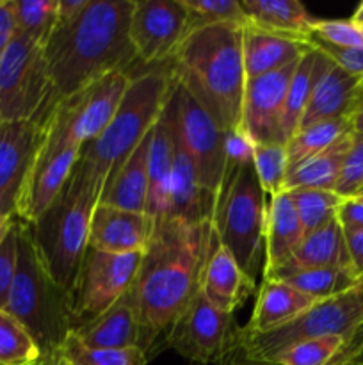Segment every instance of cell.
<instances>
[{
    "label": "cell",
    "mask_w": 363,
    "mask_h": 365,
    "mask_svg": "<svg viewBox=\"0 0 363 365\" xmlns=\"http://www.w3.org/2000/svg\"><path fill=\"white\" fill-rule=\"evenodd\" d=\"M212 234L210 220L187 223L162 217L155 221L132 285L149 359L166 349L171 324L201 291Z\"/></svg>",
    "instance_id": "1"
},
{
    "label": "cell",
    "mask_w": 363,
    "mask_h": 365,
    "mask_svg": "<svg viewBox=\"0 0 363 365\" xmlns=\"http://www.w3.org/2000/svg\"><path fill=\"white\" fill-rule=\"evenodd\" d=\"M132 11L134 0H85L70 18H57L43 45L52 109L91 82L112 71H130L137 63L130 41Z\"/></svg>",
    "instance_id": "2"
},
{
    "label": "cell",
    "mask_w": 363,
    "mask_h": 365,
    "mask_svg": "<svg viewBox=\"0 0 363 365\" xmlns=\"http://www.w3.org/2000/svg\"><path fill=\"white\" fill-rule=\"evenodd\" d=\"M244 27L233 24L189 29L171 57V73L224 132L238 130L246 77Z\"/></svg>",
    "instance_id": "3"
},
{
    "label": "cell",
    "mask_w": 363,
    "mask_h": 365,
    "mask_svg": "<svg viewBox=\"0 0 363 365\" xmlns=\"http://www.w3.org/2000/svg\"><path fill=\"white\" fill-rule=\"evenodd\" d=\"M105 130L80 148L70 178L102 196L116 171L159 120L173 86L171 63L141 66Z\"/></svg>",
    "instance_id": "4"
},
{
    "label": "cell",
    "mask_w": 363,
    "mask_h": 365,
    "mask_svg": "<svg viewBox=\"0 0 363 365\" xmlns=\"http://www.w3.org/2000/svg\"><path fill=\"white\" fill-rule=\"evenodd\" d=\"M4 310L28 331L43 359L53 355L71 331L70 292L46 273L32 241L31 225L20 220L16 274Z\"/></svg>",
    "instance_id": "5"
},
{
    "label": "cell",
    "mask_w": 363,
    "mask_h": 365,
    "mask_svg": "<svg viewBox=\"0 0 363 365\" xmlns=\"http://www.w3.org/2000/svg\"><path fill=\"white\" fill-rule=\"evenodd\" d=\"M100 196L68 178L56 202L31 225L36 252L59 287L71 292L88 250L89 223Z\"/></svg>",
    "instance_id": "6"
},
{
    "label": "cell",
    "mask_w": 363,
    "mask_h": 365,
    "mask_svg": "<svg viewBox=\"0 0 363 365\" xmlns=\"http://www.w3.org/2000/svg\"><path fill=\"white\" fill-rule=\"evenodd\" d=\"M267 196L253 163L244 164L216 196L212 225L221 245L255 280L260 271L265 234Z\"/></svg>",
    "instance_id": "7"
},
{
    "label": "cell",
    "mask_w": 363,
    "mask_h": 365,
    "mask_svg": "<svg viewBox=\"0 0 363 365\" xmlns=\"http://www.w3.org/2000/svg\"><path fill=\"white\" fill-rule=\"evenodd\" d=\"M130 82V71H112L57 102L43 123V148L80 150L95 141L114 118Z\"/></svg>",
    "instance_id": "8"
},
{
    "label": "cell",
    "mask_w": 363,
    "mask_h": 365,
    "mask_svg": "<svg viewBox=\"0 0 363 365\" xmlns=\"http://www.w3.org/2000/svg\"><path fill=\"white\" fill-rule=\"evenodd\" d=\"M363 323V278L349 291L322 299L290 323L267 334H238V351L251 362L269 365L288 346L310 339H347Z\"/></svg>",
    "instance_id": "9"
},
{
    "label": "cell",
    "mask_w": 363,
    "mask_h": 365,
    "mask_svg": "<svg viewBox=\"0 0 363 365\" xmlns=\"http://www.w3.org/2000/svg\"><path fill=\"white\" fill-rule=\"evenodd\" d=\"M52 113V88L43 46L16 34L0 56V123L36 121L43 127Z\"/></svg>",
    "instance_id": "10"
},
{
    "label": "cell",
    "mask_w": 363,
    "mask_h": 365,
    "mask_svg": "<svg viewBox=\"0 0 363 365\" xmlns=\"http://www.w3.org/2000/svg\"><path fill=\"white\" fill-rule=\"evenodd\" d=\"M166 110L178 143L191 159L198 184L216 198L226 157V132L174 78Z\"/></svg>",
    "instance_id": "11"
},
{
    "label": "cell",
    "mask_w": 363,
    "mask_h": 365,
    "mask_svg": "<svg viewBox=\"0 0 363 365\" xmlns=\"http://www.w3.org/2000/svg\"><path fill=\"white\" fill-rule=\"evenodd\" d=\"M241 328L233 314L210 305L199 291L171 324L164 346L191 364L221 365L238 349Z\"/></svg>",
    "instance_id": "12"
},
{
    "label": "cell",
    "mask_w": 363,
    "mask_h": 365,
    "mask_svg": "<svg viewBox=\"0 0 363 365\" xmlns=\"http://www.w3.org/2000/svg\"><path fill=\"white\" fill-rule=\"evenodd\" d=\"M142 253H105L85 250L71 289V330L89 323L114 305L134 285Z\"/></svg>",
    "instance_id": "13"
},
{
    "label": "cell",
    "mask_w": 363,
    "mask_h": 365,
    "mask_svg": "<svg viewBox=\"0 0 363 365\" xmlns=\"http://www.w3.org/2000/svg\"><path fill=\"white\" fill-rule=\"evenodd\" d=\"M189 31L182 0H134L130 41L141 66L169 63Z\"/></svg>",
    "instance_id": "14"
},
{
    "label": "cell",
    "mask_w": 363,
    "mask_h": 365,
    "mask_svg": "<svg viewBox=\"0 0 363 365\" xmlns=\"http://www.w3.org/2000/svg\"><path fill=\"white\" fill-rule=\"evenodd\" d=\"M298 63L246 82L241 130L253 145H287L283 134L285 98Z\"/></svg>",
    "instance_id": "15"
},
{
    "label": "cell",
    "mask_w": 363,
    "mask_h": 365,
    "mask_svg": "<svg viewBox=\"0 0 363 365\" xmlns=\"http://www.w3.org/2000/svg\"><path fill=\"white\" fill-rule=\"evenodd\" d=\"M43 139L36 121L0 123V214L16 217L18 200Z\"/></svg>",
    "instance_id": "16"
},
{
    "label": "cell",
    "mask_w": 363,
    "mask_h": 365,
    "mask_svg": "<svg viewBox=\"0 0 363 365\" xmlns=\"http://www.w3.org/2000/svg\"><path fill=\"white\" fill-rule=\"evenodd\" d=\"M78 153V148L46 150L39 145L18 200V220L32 225L56 202L77 164Z\"/></svg>",
    "instance_id": "17"
},
{
    "label": "cell",
    "mask_w": 363,
    "mask_h": 365,
    "mask_svg": "<svg viewBox=\"0 0 363 365\" xmlns=\"http://www.w3.org/2000/svg\"><path fill=\"white\" fill-rule=\"evenodd\" d=\"M155 220L146 212H130L98 203L89 223V248L105 253H142L149 245Z\"/></svg>",
    "instance_id": "18"
},
{
    "label": "cell",
    "mask_w": 363,
    "mask_h": 365,
    "mask_svg": "<svg viewBox=\"0 0 363 365\" xmlns=\"http://www.w3.org/2000/svg\"><path fill=\"white\" fill-rule=\"evenodd\" d=\"M214 227V225H212ZM255 291V280L242 269L230 252L212 234L209 257L201 277V294L206 302L226 314H233Z\"/></svg>",
    "instance_id": "19"
},
{
    "label": "cell",
    "mask_w": 363,
    "mask_h": 365,
    "mask_svg": "<svg viewBox=\"0 0 363 365\" xmlns=\"http://www.w3.org/2000/svg\"><path fill=\"white\" fill-rule=\"evenodd\" d=\"M89 348L105 349H144V335L139 323L134 292H125L110 309L96 316L89 323L71 330ZM149 359V356H148Z\"/></svg>",
    "instance_id": "20"
},
{
    "label": "cell",
    "mask_w": 363,
    "mask_h": 365,
    "mask_svg": "<svg viewBox=\"0 0 363 365\" xmlns=\"http://www.w3.org/2000/svg\"><path fill=\"white\" fill-rule=\"evenodd\" d=\"M363 91V78L354 77L326 57L313 84L299 128L338 118H349Z\"/></svg>",
    "instance_id": "21"
},
{
    "label": "cell",
    "mask_w": 363,
    "mask_h": 365,
    "mask_svg": "<svg viewBox=\"0 0 363 365\" xmlns=\"http://www.w3.org/2000/svg\"><path fill=\"white\" fill-rule=\"evenodd\" d=\"M310 48L312 45L308 39L278 36L248 25L242 34L246 77H262V75L295 64Z\"/></svg>",
    "instance_id": "22"
},
{
    "label": "cell",
    "mask_w": 363,
    "mask_h": 365,
    "mask_svg": "<svg viewBox=\"0 0 363 365\" xmlns=\"http://www.w3.org/2000/svg\"><path fill=\"white\" fill-rule=\"evenodd\" d=\"M173 145V173H171L169 196H167V209L164 217H173V220L187 221V223H199V221L206 220L212 221L216 198L198 184L191 159L178 143L174 132Z\"/></svg>",
    "instance_id": "23"
},
{
    "label": "cell",
    "mask_w": 363,
    "mask_h": 365,
    "mask_svg": "<svg viewBox=\"0 0 363 365\" xmlns=\"http://www.w3.org/2000/svg\"><path fill=\"white\" fill-rule=\"evenodd\" d=\"M305 237L298 212L287 191L273 196L267 203L265 234H263V277L292 259Z\"/></svg>",
    "instance_id": "24"
},
{
    "label": "cell",
    "mask_w": 363,
    "mask_h": 365,
    "mask_svg": "<svg viewBox=\"0 0 363 365\" xmlns=\"http://www.w3.org/2000/svg\"><path fill=\"white\" fill-rule=\"evenodd\" d=\"M315 303L319 302L285 282L263 278L255 309L249 317V323L242 327V331L255 335L273 331L294 321L302 312L312 309Z\"/></svg>",
    "instance_id": "25"
},
{
    "label": "cell",
    "mask_w": 363,
    "mask_h": 365,
    "mask_svg": "<svg viewBox=\"0 0 363 365\" xmlns=\"http://www.w3.org/2000/svg\"><path fill=\"white\" fill-rule=\"evenodd\" d=\"M174 145L173 128L166 106L160 113L159 120L153 125L152 139L148 148V200H146V214L159 221L166 216L167 196H169L171 173H173Z\"/></svg>",
    "instance_id": "26"
},
{
    "label": "cell",
    "mask_w": 363,
    "mask_h": 365,
    "mask_svg": "<svg viewBox=\"0 0 363 365\" xmlns=\"http://www.w3.org/2000/svg\"><path fill=\"white\" fill-rule=\"evenodd\" d=\"M152 130L139 143L137 148L128 155L123 166L116 171L109 184L103 189L100 202L102 205L130 210V212H146L148 200V148Z\"/></svg>",
    "instance_id": "27"
},
{
    "label": "cell",
    "mask_w": 363,
    "mask_h": 365,
    "mask_svg": "<svg viewBox=\"0 0 363 365\" xmlns=\"http://www.w3.org/2000/svg\"><path fill=\"white\" fill-rule=\"evenodd\" d=\"M251 27L295 39H310L317 18L298 0H241Z\"/></svg>",
    "instance_id": "28"
},
{
    "label": "cell",
    "mask_w": 363,
    "mask_h": 365,
    "mask_svg": "<svg viewBox=\"0 0 363 365\" xmlns=\"http://www.w3.org/2000/svg\"><path fill=\"white\" fill-rule=\"evenodd\" d=\"M310 267H351L352 269L347 245H345V234L337 217L319 230L306 234L292 259L276 271L310 269Z\"/></svg>",
    "instance_id": "29"
},
{
    "label": "cell",
    "mask_w": 363,
    "mask_h": 365,
    "mask_svg": "<svg viewBox=\"0 0 363 365\" xmlns=\"http://www.w3.org/2000/svg\"><path fill=\"white\" fill-rule=\"evenodd\" d=\"M352 130L342 135L335 141L330 148L317 155L310 157L305 163L298 164L288 170L287 180H285V191L292 189H326L335 191L338 178H340L342 168H344L345 157L351 148Z\"/></svg>",
    "instance_id": "30"
},
{
    "label": "cell",
    "mask_w": 363,
    "mask_h": 365,
    "mask_svg": "<svg viewBox=\"0 0 363 365\" xmlns=\"http://www.w3.org/2000/svg\"><path fill=\"white\" fill-rule=\"evenodd\" d=\"M270 280H281L298 291L312 296L317 302L335 298L354 287L362 278L351 267H310V269H283L270 274Z\"/></svg>",
    "instance_id": "31"
},
{
    "label": "cell",
    "mask_w": 363,
    "mask_h": 365,
    "mask_svg": "<svg viewBox=\"0 0 363 365\" xmlns=\"http://www.w3.org/2000/svg\"><path fill=\"white\" fill-rule=\"evenodd\" d=\"M326 56L312 46L305 56L299 59L294 73H292L290 84H288L287 98H285V113H283V134L285 139H290L299 130L302 114L308 106L310 95H312L313 84L320 73Z\"/></svg>",
    "instance_id": "32"
},
{
    "label": "cell",
    "mask_w": 363,
    "mask_h": 365,
    "mask_svg": "<svg viewBox=\"0 0 363 365\" xmlns=\"http://www.w3.org/2000/svg\"><path fill=\"white\" fill-rule=\"evenodd\" d=\"M351 121L349 118H338V120L320 121V123L302 127L287 141V159L288 170L298 164L305 163L310 157L324 152L330 148L335 141L344 134L351 132Z\"/></svg>",
    "instance_id": "33"
},
{
    "label": "cell",
    "mask_w": 363,
    "mask_h": 365,
    "mask_svg": "<svg viewBox=\"0 0 363 365\" xmlns=\"http://www.w3.org/2000/svg\"><path fill=\"white\" fill-rule=\"evenodd\" d=\"M287 192L298 212L305 235L333 221L344 200L335 191H326V189H292Z\"/></svg>",
    "instance_id": "34"
},
{
    "label": "cell",
    "mask_w": 363,
    "mask_h": 365,
    "mask_svg": "<svg viewBox=\"0 0 363 365\" xmlns=\"http://www.w3.org/2000/svg\"><path fill=\"white\" fill-rule=\"evenodd\" d=\"M56 353L75 365H146L149 362L148 355L142 349L89 348L71 331Z\"/></svg>",
    "instance_id": "35"
},
{
    "label": "cell",
    "mask_w": 363,
    "mask_h": 365,
    "mask_svg": "<svg viewBox=\"0 0 363 365\" xmlns=\"http://www.w3.org/2000/svg\"><path fill=\"white\" fill-rule=\"evenodd\" d=\"M16 34L45 45L57 24L59 0H13Z\"/></svg>",
    "instance_id": "36"
},
{
    "label": "cell",
    "mask_w": 363,
    "mask_h": 365,
    "mask_svg": "<svg viewBox=\"0 0 363 365\" xmlns=\"http://www.w3.org/2000/svg\"><path fill=\"white\" fill-rule=\"evenodd\" d=\"M41 351L28 331L6 310H0V365H38Z\"/></svg>",
    "instance_id": "37"
},
{
    "label": "cell",
    "mask_w": 363,
    "mask_h": 365,
    "mask_svg": "<svg viewBox=\"0 0 363 365\" xmlns=\"http://www.w3.org/2000/svg\"><path fill=\"white\" fill-rule=\"evenodd\" d=\"M253 168L265 196L280 195L288 173L287 145H253Z\"/></svg>",
    "instance_id": "38"
},
{
    "label": "cell",
    "mask_w": 363,
    "mask_h": 365,
    "mask_svg": "<svg viewBox=\"0 0 363 365\" xmlns=\"http://www.w3.org/2000/svg\"><path fill=\"white\" fill-rule=\"evenodd\" d=\"M344 342L345 339L338 335L295 342L278 353L269 365H331Z\"/></svg>",
    "instance_id": "39"
},
{
    "label": "cell",
    "mask_w": 363,
    "mask_h": 365,
    "mask_svg": "<svg viewBox=\"0 0 363 365\" xmlns=\"http://www.w3.org/2000/svg\"><path fill=\"white\" fill-rule=\"evenodd\" d=\"M189 13V29L199 25L233 24L248 27L249 20L237 0H182Z\"/></svg>",
    "instance_id": "40"
},
{
    "label": "cell",
    "mask_w": 363,
    "mask_h": 365,
    "mask_svg": "<svg viewBox=\"0 0 363 365\" xmlns=\"http://www.w3.org/2000/svg\"><path fill=\"white\" fill-rule=\"evenodd\" d=\"M363 187V134L352 132L351 148L345 157L340 178L335 185V192L342 198H352Z\"/></svg>",
    "instance_id": "41"
},
{
    "label": "cell",
    "mask_w": 363,
    "mask_h": 365,
    "mask_svg": "<svg viewBox=\"0 0 363 365\" xmlns=\"http://www.w3.org/2000/svg\"><path fill=\"white\" fill-rule=\"evenodd\" d=\"M310 38L337 46L363 48V25L349 20H317Z\"/></svg>",
    "instance_id": "42"
},
{
    "label": "cell",
    "mask_w": 363,
    "mask_h": 365,
    "mask_svg": "<svg viewBox=\"0 0 363 365\" xmlns=\"http://www.w3.org/2000/svg\"><path fill=\"white\" fill-rule=\"evenodd\" d=\"M18 259V220H14L13 227L0 242V310L6 309L9 299L11 287H13L14 274H16Z\"/></svg>",
    "instance_id": "43"
},
{
    "label": "cell",
    "mask_w": 363,
    "mask_h": 365,
    "mask_svg": "<svg viewBox=\"0 0 363 365\" xmlns=\"http://www.w3.org/2000/svg\"><path fill=\"white\" fill-rule=\"evenodd\" d=\"M308 41L310 45L315 46L319 52H322L327 59L333 61V63L337 64V66H340L342 70L354 75V77L363 78V48L330 45V43L319 41V39L313 38H310Z\"/></svg>",
    "instance_id": "44"
},
{
    "label": "cell",
    "mask_w": 363,
    "mask_h": 365,
    "mask_svg": "<svg viewBox=\"0 0 363 365\" xmlns=\"http://www.w3.org/2000/svg\"><path fill=\"white\" fill-rule=\"evenodd\" d=\"M337 220L344 234L363 230V202L359 198H344L338 207Z\"/></svg>",
    "instance_id": "45"
},
{
    "label": "cell",
    "mask_w": 363,
    "mask_h": 365,
    "mask_svg": "<svg viewBox=\"0 0 363 365\" xmlns=\"http://www.w3.org/2000/svg\"><path fill=\"white\" fill-rule=\"evenodd\" d=\"M363 365V323L345 339L344 348L331 365Z\"/></svg>",
    "instance_id": "46"
},
{
    "label": "cell",
    "mask_w": 363,
    "mask_h": 365,
    "mask_svg": "<svg viewBox=\"0 0 363 365\" xmlns=\"http://www.w3.org/2000/svg\"><path fill=\"white\" fill-rule=\"evenodd\" d=\"M16 36V18H14L13 0H0V56L11 45Z\"/></svg>",
    "instance_id": "47"
},
{
    "label": "cell",
    "mask_w": 363,
    "mask_h": 365,
    "mask_svg": "<svg viewBox=\"0 0 363 365\" xmlns=\"http://www.w3.org/2000/svg\"><path fill=\"white\" fill-rule=\"evenodd\" d=\"M345 245H347L352 271L359 278H363V230L345 234Z\"/></svg>",
    "instance_id": "48"
},
{
    "label": "cell",
    "mask_w": 363,
    "mask_h": 365,
    "mask_svg": "<svg viewBox=\"0 0 363 365\" xmlns=\"http://www.w3.org/2000/svg\"><path fill=\"white\" fill-rule=\"evenodd\" d=\"M349 121H351L352 132H359V134H363V91L362 95H359V98L356 100L351 114H349Z\"/></svg>",
    "instance_id": "49"
},
{
    "label": "cell",
    "mask_w": 363,
    "mask_h": 365,
    "mask_svg": "<svg viewBox=\"0 0 363 365\" xmlns=\"http://www.w3.org/2000/svg\"><path fill=\"white\" fill-rule=\"evenodd\" d=\"M221 365H265V364L251 362V360H248V359H246V356L242 355V353L238 351V349H237V351H235L233 355H230V356H228V359L224 360V362L221 364Z\"/></svg>",
    "instance_id": "50"
},
{
    "label": "cell",
    "mask_w": 363,
    "mask_h": 365,
    "mask_svg": "<svg viewBox=\"0 0 363 365\" xmlns=\"http://www.w3.org/2000/svg\"><path fill=\"white\" fill-rule=\"evenodd\" d=\"M14 220H16V217L4 216V214H0V242L4 241V237H6V234L9 232V228L13 227Z\"/></svg>",
    "instance_id": "51"
},
{
    "label": "cell",
    "mask_w": 363,
    "mask_h": 365,
    "mask_svg": "<svg viewBox=\"0 0 363 365\" xmlns=\"http://www.w3.org/2000/svg\"><path fill=\"white\" fill-rule=\"evenodd\" d=\"M39 365H75V364L70 362V360L63 359V356L57 355L56 353V355H50V356H46V359H43Z\"/></svg>",
    "instance_id": "52"
},
{
    "label": "cell",
    "mask_w": 363,
    "mask_h": 365,
    "mask_svg": "<svg viewBox=\"0 0 363 365\" xmlns=\"http://www.w3.org/2000/svg\"><path fill=\"white\" fill-rule=\"evenodd\" d=\"M351 20L354 21V24L363 25V4H359L358 9H356L354 14H352V16H351Z\"/></svg>",
    "instance_id": "53"
},
{
    "label": "cell",
    "mask_w": 363,
    "mask_h": 365,
    "mask_svg": "<svg viewBox=\"0 0 363 365\" xmlns=\"http://www.w3.org/2000/svg\"><path fill=\"white\" fill-rule=\"evenodd\" d=\"M356 196H363V187L359 189V191H358V195H356ZM356 196H352V198H356Z\"/></svg>",
    "instance_id": "54"
},
{
    "label": "cell",
    "mask_w": 363,
    "mask_h": 365,
    "mask_svg": "<svg viewBox=\"0 0 363 365\" xmlns=\"http://www.w3.org/2000/svg\"><path fill=\"white\" fill-rule=\"evenodd\" d=\"M356 198H359V200H362V202H363V196H356Z\"/></svg>",
    "instance_id": "55"
},
{
    "label": "cell",
    "mask_w": 363,
    "mask_h": 365,
    "mask_svg": "<svg viewBox=\"0 0 363 365\" xmlns=\"http://www.w3.org/2000/svg\"><path fill=\"white\" fill-rule=\"evenodd\" d=\"M189 365H196V364H189Z\"/></svg>",
    "instance_id": "56"
},
{
    "label": "cell",
    "mask_w": 363,
    "mask_h": 365,
    "mask_svg": "<svg viewBox=\"0 0 363 365\" xmlns=\"http://www.w3.org/2000/svg\"><path fill=\"white\" fill-rule=\"evenodd\" d=\"M340 365H345V364H340Z\"/></svg>",
    "instance_id": "57"
},
{
    "label": "cell",
    "mask_w": 363,
    "mask_h": 365,
    "mask_svg": "<svg viewBox=\"0 0 363 365\" xmlns=\"http://www.w3.org/2000/svg\"><path fill=\"white\" fill-rule=\"evenodd\" d=\"M39 364H41V362H39ZM39 364H38V365H39Z\"/></svg>",
    "instance_id": "58"
}]
</instances>
